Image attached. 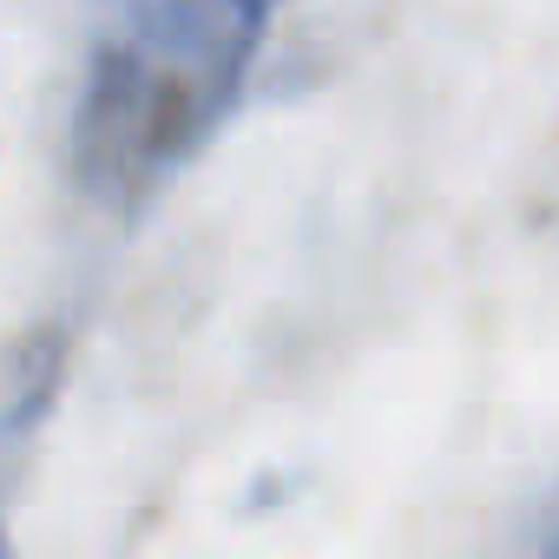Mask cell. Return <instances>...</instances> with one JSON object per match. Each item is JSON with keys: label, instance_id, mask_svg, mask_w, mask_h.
Instances as JSON below:
<instances>
[{"label": "cell", "instance_id": "cell-1", "mask_svg": "<svg viewBox=\"0 0 559 559\" xmlns=\"http://www.w3.org/2000/svg\"><path fill=\"white\" fill-rule=\"evenodd\" d=\"M270 14L257 0H152L99 27L73 112V178L99 211H145L224 126Z\"/></svg>", "mask_w": 559, "mask_h": 559}, {"label": "cell", "instance_id": "cell-3", "mask_svg": "<svg viewBox=\"0 0 559 559\" xmlns=\"http://www.w3.org/2000/svg\"><path fill=\"white\" fill-rule=\"evenodd\" d=\"M0 559H14V546H8V533H0Z\"/></svg>", "mask_w": 559, "mask_h": 559}, {"label": "cell", "instance_id": "cell-2", "mask_svg": "<svg viewBox=\"0 0 559 559\" xmlns=\"http://www.w3.org/2000/svg\"><path fill=\"white\" fill-rule=\"evenodd\" d=\"M539 546H546V559H559V500L546 507V526H539Z\"/></svg>", "mask_w": 559, "mask_h": 559}]
</instances>
